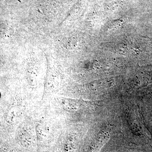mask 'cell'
Here are the masks:
<instances>
[{
	"mask_svg": "<svg viewBox=\"0 0 152 152\" xmlns=\"http://www.w3.org/2000/svg\"><path fill=\"white\" fill-rule=\"evenodd\" d=\"M79 100L72 99L68 98L61 99V103L63 108L66 111L69 113H75L79 111L83 108L84 105L88 102Z\"/></svg>",
	"mask_w": 152,
	"mask_h": 152,
	"instance_id": "6da1fadb",
	"label": "cell"
}]
</instances>
